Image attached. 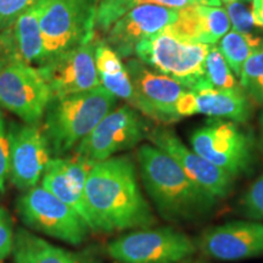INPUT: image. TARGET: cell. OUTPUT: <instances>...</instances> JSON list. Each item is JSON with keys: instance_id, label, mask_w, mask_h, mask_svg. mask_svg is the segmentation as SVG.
Listing matches in <instances>:
<instances>
[{"instance_id": "cell-1", "label": "cell", "mask_w": 263, "mask_h": 263, "mask_svg": "<svg viewBox=\"0 0 263 263\" xmlns=\"http://www.w3.org/2000/svg\"><path fill=\"white\" fill-rule=\"evenodd\" d=\"M84 200L93 233L145 229L156 222L129 156H114L94 163L85 182Z\"/></svg>"}, {"instance_id": "cell-2", "label": "cell", "mask_w": 263, "mask_h": 263, "mask_svg": "<svg viewBox=\"0 0 263 263\" xmlns=\"http://www.w3.org/2000/svg\"><path fill=\"white\" fill-rule=\"evenodd\" d=\"M137 159L144 188L164 219L194 222L213 211L216 197L194 183L168 154L144 144L137 151Z\"/></svg>"}, {"instance_id": "cell-3", "label": "cell", "mask_w": 263, "mask_h": 263, "mask_svg": "<svg viewBox=\"0 0 263 263\" xmlns=\"http://www.w3.org/2000/svg\"><path fill=\"white\" fill-rule=\"evenodd\" d=\"M116 101L117 98L101 85L84 93L52 98L42 126L51 155L62 157L74 150L114 110Z\"/></svg>"}, {"instance_id": "cell-4", "label": "cell", "mask_w": 263, "mask_h": 263, "mask_svg": "<svg viewBox=\"0 0 263 263\" xmlns=\"http://www.w3.org/2000/svg\"><path fill=\"white\" fill-rule=\"evenodd\" d=\"M210 47L184 42L164 29L140 42L134 55L154 71L173 78L186 90H196L211 87L205 71Z\"/></svg>"}, {"instance_id": "cell-5", "label": "cell", "mask_w": 263, "mask_h": 263, "mask_svg": "<svg viewBox=\"0 0 263 263\" xmlns=\"http://www.w3.org/2000/svg\"><path fill=\"white\" fill-rule=\"evenodd\" d=\"M98 0H38L43 42L48 59L95 37Z\"/></svg>"}, {"instance_id": "cell-6", "label": "cell", "mask_w": 263, "mask_h": 263, "mask_svg": "<svg viewBox=\"0 0 263 263\" xmlns=\"http://www.w3.org/2000/svg\"><path fill=\"white\" fill-rule=\"evenodd\" d=\"M16 211L28 228L67 244L81 245L91 233L74 210L42 185L22 192Z\"/></svg>"}, {"instance_id": "cell-7", "label": "cell", "mask_w": 263, "mask_h": 263, "mask_svg": "<svg viewBox=\"0 0 263 263\" xmlns=\"http://www.w3.org/2000/svg\"><path fill=\"white\" fill-rule=\"evenodd\" d=\"M196 250L188 235L170 227L136 229L107 245L108 256L120 263H180Z\"/></svg>"}, {"instance_id": "cell-8", "label": "cell", "mask_w": 263, "mask_h": 263, "mask_svg": "<svg viewBox=\"0 0 263 263\" xmlns=\"http://www.w3.org/2000/svg\"><path fill=\"white\" fill-rule=\"evenodd\" d=\"M192 149L230 176L250 172L254 162L255 139L236 122L209 121L190 136Z\"/></svg>"}, {"instance_id": "cell-9", "label": "cell", "mask_w": 263, "mask_h": 263, "mask_svg": "<svg viewBox=\"0 0 263 263\" xmlns=\"http://www.w3.org/2000/svg\"><path fill=\"white\" fill-rule=\"evenodd\" d=\"M52 93L39 68L14 60L0 70V106L27 124L44 117Z\"/></svg>"}, {"instance_id": "cell-10", "label": "cell", "mask_w": 263, "mask_h": 263, "mask_svg": "<svg viewBox=\"0 0 263 263\" xmlns=\"http://www.w3.org/2000/svg\"><path fill=\"white\" fill-rule=\"evenodd\" d=\"M147 130L145 121L136 108L124 105L107 114L78 144L73 154L95 163L101 162L138 145L146 138Z\"/></svg>"}, {"instance_id": "cell-11", "label": "cell", "mask_w": 263, "mask_h": 263, "mask_svg": "<svg viewBox=\"0 0 263 263\" xmlns=\"http://www.w3.org/2000/svg\"><path fill=\"white\" fill-rule=\"evenodd\" d=\"M126 68L134 89L132 107L161 124L180 120L177 106L186 91L182 84L154 71L139 59H128Z\"/></svg>"}, {"instance_id": "cell-12", "label": "cell", "mask_w": 263, "mask_h": 263, "mask_svg": "<svg viewBox=\"0 0 263 263\" xmlns=\"http://www.w3.org/2000/svg\"><path fill=\"white\" fill-rule=\"evenodd\" d=\"M97 37L90 41L49 58L39 71L50 87L52 98L84 93L100 87V78L95 64Z\"/></svg>"}, {"instance_id": "cell-13", "label": "cell", "mask_w": 263, "mask_h": 263, "mask_svg": "<svg viewBox=\"0 0 263 263\" xmlns=\"http://www.w3.org/2000/svg\"><path fill=\"white\" fill-rule=\"evenodd\" d=\"M10 141L9 180L21 192L32 189L41 182L51 160L50 149L42 128L37 124L8 127Z\"/></svg>"}, {"instance_id": "cell-14", "label": "cell", "mask_w": 263, "mask_h": 263, "mask_svg": "<svg viewBox=\"0 0 263 263\" xmlns=\"http://www.w3.org/2000/svg\"><path fill=\"white\" fill-rule=\"evenodd\" d=\"M146 138L153 145L168 154L194 183L209 192L217 200L228 196L233 188L234 177L184 145L173 130L164 127L151 128L147 130Z\"/></svg>"}, {"instance_id": "cell-15", "label": "cell", "mask_w": 263, "mask_h": 263, "mask_svg": "<svg viewBox=\"0 0 263 263\" xmlns=\"http://www.w3.org/2000/svg\"><path fill=\"white\" fill-rule=\"evenodd\" d=\"M178 16V9L155 4L137 6L107 29L105 42L121 59H130L140 42L172 26Z\"/></svg>"}, {"instance_id": "cell-16", "label": "cell", "mask_w": 263, "mask_h": 263, "mask_svg": "<svg viewBox=\"0 0 263 263\" xmlns=\"http://www.w3.org/2000/svg\"><path fill=\"white\" fill-rule=\"evenodd\" d=\"M197 248L207 257L240 261L263 256V222L234 221L202 233Z\"/></svg>"}, {"instance_id": "cell-17", "label": "cell", "mask_w": 263, "mask_h": 263, "mask_svg": "<svg viewBox=\"0 0 263 263\" xmlns=\"http://www.w3.org/2000/svg\"><path fill=\"white\" fill-rule=\"evenodd\" d=\"M177 110L180 118L201 114L219 120L245 123L251 117L252 105L244 90H222L207 87L186 90L179 100Z\"/></svg>"}, {"instance_id": "cell-18", "label": "cell", "mask_w": 263, "mask_h": 263, "mask_svg": "<svg viewBox=\"0 0 263 263\" xmlns=\"http://www.w3.org/2000/svg\"><path fill=\"white\" fill-rule=\"evenodd\" d=\"M229 28L230 20L224 8L195 5L180 9L178 20L166 31L184 42L215 45Z\"/></svg>"}, {"instance_id": "cell-19", "label": "cell", "mask_w": 263, "mask_h": 263, "mask_svg": "<svg viewBox=\"0 0 263 263\" xmlns=\"http://www.w3.org/2000/svg\"><path fill=\"white\" fill-rule=\"evenodd\" d=\"M12 254L16 263H98L87 255L52 245L25 228L16 230Z\"/></svg>"}, {"instance_id": "cell-20", "label": "cell", "mask_w": 263, "mask_h": 263, "mask_svg": "<svg viewBox=\"0 0 263 263\" xmlns=\"http://www.w3.org/2000/svg\"><path fill=\"white\" fill-rule=\"evenodd\" d=\"M95 64L101 87L110 91L114 97L123 99L129 106H133L134 89L129 73L117 52L108 47L105 41L98 39L95 49Z\"/></svg>"}, {"instance_id": "cell-21", "label": "cell", "mask_w": 263, "mask_h": 263, "mask_svg": "<svg viewBox=\"0 0 263 263\" xmlns=\"http://www.w3.org/2000/svg\"><path fill=\"white\" fill-rule=\"evenodd\" d=\"M18 60L28 65L42 66L48 60L43 42L37 4L25 11L12 26Z\"/></svg>"}, {"instance_id": "cell-22", "label": "cell", "mask_w": 263, "mask_h": 263, "mask_svg": "<svg viewBox=\"0 0 263 263\" xmlns=\"http://www.w3.org/2000/svg\"><path fill=\"white\" fill-rule=\"evenodd\" d=\"M221 0H99L95 29L106 33L118 18L140 5L155 4L180 10L195 5L221 6Z\"/></svg>"}, {"instance_id": "cell-23", "label": "cell", "mask_w": 263, "mask_h": 263, "mask_svg": "<svg viewBox=\"0 0 263 263\" xmlns=\"http://www.w3.org/2000/svg\"><path fill=\"white\" fill-rule=\"evenodd\" d=\"M41 185L44 189H47L48 192H50L52 195L57 196L66 205L70 206L72 210H74L84 219L85 223L89 226L91 230L90 216L89 212H88L84 196L76 190L70 177L66 173L61 157H55V159L49 161L47 168L43 173Z\"/></svg>"}, {"instance_id": "cell-24", "label": "cell", "mask_w": 263, "mask_h": 263, "mask_svg": "<svg viewBox=\"0 0 263 263\" xmlns=\"http://www.w3.org/2000/svg\"><path fill=\"white\" fill-rule=\"evenodd\" d=\"M263 39L255 37L254 34H242L233 29L219 41L218 49L229 65L230 70L240 77L241 68L252 52L261 48Z\"/></svg>"}, {"instance_id": "cell-25", "label": "cell", "mask_w": 263, "mask_h": 263, "mask_svg": "<svg viewBox=\"0 0 263 263\" xmlns=\"http://www.w3.org/2000/svg\"><path fill=\"white\" fill-rule=\"evenodd\" d=\"M205 71L207 82L216 89L242 90L240 82L230 70L218 47H210L205 60Z\"/></svg>"}, {"instance_id": "cell-26", "label": "cell", "mask_w": 263, "mask_h": 263, "mask_svg": "<svg viewBox=\"0 0 263 263\" xmlns=\"http://www.w3.org/2000/svg\"><path fill=\"white\" fill-rule=\"evenodd\" d=\"M239 82L248 97L263 105V44L246 60Z\"/></svg>"}, {"instance_id": "cell-27", "label": "cell", "mask_w": 263, "mask_h": 263, "mask_svg": "<svg viewBox=\"0 0 263 263\" xmlns=\"http://www.w3.org/2000/svg\"><path fill=\"white\" fill-rule=\"evenodd\" d=\"M226 5L227 14L229 16L230 24L233 25L234 31L242 34H251L252 28L255 27L251 6L244 4L240 0L227 3Z\"/></svg>"}, {"instance_id": "cell-28", "label": "cell", "mask_w": 263, "mask_h": 263, "mask_svg": "<svg viewBox=\"0 0 263 263\" xmlns=\"http://www.w3.org/2000/svg\"><path fill=\"white\" fill-rule=\"evenodd\" d=\"M241 205L246 216L263 222V173L250 185Z\"/></svg>"}, {"instance_id": "cell-29", "label": "cell", "mask_w": 263, "mask_h": 263, "mask_svg": "<svg viewBox=\"0 0 263 263\" xmlns=\"http://www.w3.org/2000/svg\"><path fill=\"white\" fill-rule=\"evenodd\" d=\"M38 0H0V32L11 28L20 16Z\"/></svg>"}, {"instance_id": "cell-30", "label": "cell", "mask_w": 263, "mask_h": 263, "mask_svg": "<svg viewBox=\"0 0 263 263\" xmlns=\"http://www.w3.org/2000/svg\"><path fill=\"white\" fill-rule=\"evenodd\" d=\"M15 229L11 215L0 206V261L12 254L15 245Z\"/></svg>"}, {"instance_id": "cell-31", "label": "cell", "mask_w": 263, "mask_h": 263, "mask_svg": "<svg viewBox=\"0 0 263 263\" xmlns=\"http://www.w3.org/2000/svg\"><path fill=\"white\" fill-rule=\"evenodd\" d=\"M10 170V141L8 126L0 114V199L5 194Z\"/></svg>"}, {"instance_id": "cell-32", "label": "cell", "mask_w": 263, "mask_h": 263, "mask_svg": "<svg viewBox=\"0 0 263 263\" xmlns=\"http://www.w3.org/2000/svg\"><path fill=\"white\" fill-rule=\"evenodd\" d=\"M14 60H18V57L11 27L0 32V70Z\"/></svg>"}, {"instance_id": "cell-33", "label": "cell", "mask_w": 263, "mask_h": 263, "mask_svg": "<svg viewBox=\"0 0 263 263\" xmlns=\"http://www.w3.org/2000/svg\"><path fill=\"white\" fill-rule=\"evenodd\" d=\"M258 124H259V145H261V150L263 153V110L261 111V114H259Z\"/></svg>"}, {"instance_id": "cell-34", "label": "cell", "mask_w": 263, "mask_h": 263, "mask_svg": "<svg viewBox=\"0 0 263 263\" xmlns=\"http://www.w3.org/2000/svg\"><path fill=\"white\" fill-rule=\"evenodd\" d=\"M221 2H223V3H226V4H227V3H230V2H234V0H221Z\"/></svg>"}, {"instance_id": "cell-35", "label": "cell", "mask_w": 263, "mask_h": 263, "mask_svg": "<svg viewBox=\"0 0 263 263\" xmlns=\"http://www.w3.org/2000/svg\"><path fill=\"white\" fill-rule=\"evenodd\" d=\"M240 2H246V3H249V2H251V0H240Z\"/></svg>"}, {"instance_id": "cell-36", "label": "cell", "mask_w": 263, "mask_h": 263, "mask_svg": "<svg viewBox=\"0 0 263 263\" xmlns=\"http://www.w3.org/2000/svg\"><path fill=\"white\" fill-rule=\"evenodd\" d=\"M0 263H4V262H3V261H0Z\"/></svg>"}]
</instances>
